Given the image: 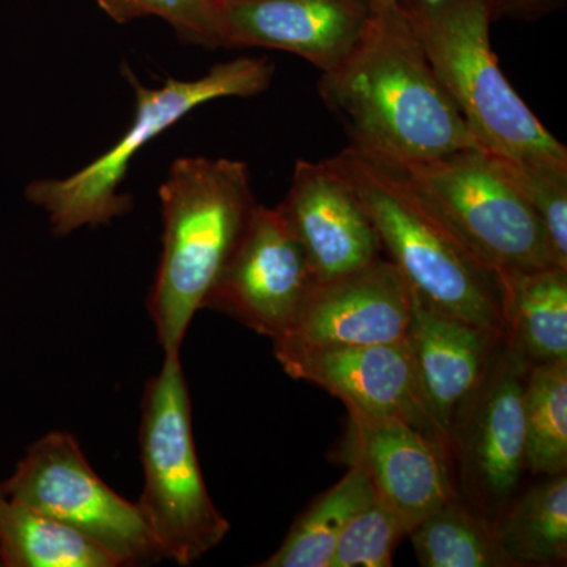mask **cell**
Segmentation results:
<instances>
[{"label": "cell", "instance_id": "obj_19", "mask_svg": "<svg viewBox=\"0 0 567 567\" xmlns=\"http://www.w3.org/2000/svg\"><path fill=\"white\" fill-rule=\"evenodd\" d=\"M507 557L516 567L565 565L567 475L546 476L494 518Z\"/></svg>", "mask_w": 567, "mask_h": 567}, {"label": "cell", "instance_id": "obj_8", "mask_svg": "<svg viewBox=\"0 0 567 567\" xmlns=\"http://www.w3.org/2000/svg\"><path fill=\"white\" fill-rule=\"evenodd\" d=\"M0 494L82 533L117 566L164 558L136 503L115 494L93 472L76 440L51 432L29 447Z\"/></svg>", "mask_w": 567, "mask_h": 567}, {"label": "cell", "instance_id": "obj_7", "mask_svg": "<svg viewBox=\"0 0 567 567\" xmlns=\"http://www.w3.org/2000/svg\"><path fill=\"white\" fill-rule=\"evenodd\" d=\"M394 166L488 270L498 274L557 265L539 216L494 156L481 148H464Z\"/></svg>", "mask_w": 567, "mask_h": 567}, {"label": "cell", "instance_id": "obj_18", "mask_svg": "<svg viewBox=\"0 0 567 567\" xmlns=\"http://www.w3.org/2000/svg\"><path fill=\"white\" fill-rule=\"evenodd\" d=\"M0 565L7 567H117L76 529L0 494Z\"/></svg>", "mask_w": 567, "mask_h": 567}, {"label": "cell", "instance_id": "obj_2", "mask_svg": "<svg viewBox=\"0 0 567 567\" xmlns=\"http://www.w3.org/2000/svg\"><path fill=\"white\" fill-rule=\"evenodd\" d=\"M498 0H401L481 151L509 174L567 178V151L506 80L491 43Z\"/></svg>", "mask_w": 567, "mask_h": 567}, {"label": "cell", "instance_id": "obj_6", "mask_svg": "<svg viewBox=\"0 0 567 567\" xmlns=\"http://www.w3.org/2000/svg\"><path fill=\"white\" fill-rule=\"evenodd\" d=\"M140 507L164 558L189 566L218 547L230 524L213 505L192 424V401L181 353L166 354L142 395Z\"/></svg>", "mask_w": 567, "mask_h": 567}, {"label": "cell", "instance_id": "obj_9", "mask_svg": "<svg viewBox=\"0 0 567 567\" xmlns=\"http://www.w3.org/2000/svg\"><path fill=\"white\" fill-rule=\"evenodd\" d=\"M528 369L503 336L486 375L457 410L450 429L447 456L457 495L492 520L509 505L527 472Z\"/></svg>", "mask_w": 567, "mask_h": 567}, {"label": "cell", "instance_id": "obj_16", "mask_svg": "<svg viewBox=\"0 0 567 567\" xmlns=\"http://www.w3.org/2000/svg\"><path fill=\"white\" fill-rule=\"evenodd\" d=\"M502 339L503 334L427 308L413 295L409 341L425 398L447 442L457 410L486 375Z\"/></svg>", "mask_w": 567, "mask_h": 567}, {"label": "cell", "instance_id": "obj_1", "mask_svg": "<svg viewBox=\"0 0 567 567\" xmlns=\"http://www.w3.org/2000/svg\"><path fill=\"white\" fill-rule=\"evenodd\" d=\"M319 95L349 145L383 162L480 148L399 3L374 14L349 58L322 73Z\"/></svg>", "mask_w": 567, "mask_h": 567}, {"label": "cell", "instance_id": "obj_22", "mask_svg": "<svg viewBox=\"0 0 567 567\" xmlns=\"http://www.w3.org/2000/svg\"><path fill=\"white\" fill-rule=\"evenodd\" d=\"M527 470L554 476L567 468V360L529 365L525 382Z\"/></svg>", "mask_w": 567, "mask_h": 567}, {"label": "cell", "instance_id": "obj_24", "mask_svg": "<svg viewBox=\"0 0 567 567\" xmlns=\"http://www.w3.org/2000/svg\"><path fill=\"white\" fill-rule=\"evenodd\" d=\"M409 536L401 518L374 495L347 522L330 567H390L399 543Z\"/></svg>", "mask_w": 567, "mask_h": 567}, {"label": "cell", "instance_id": "obj_26", "mask_svg": "<svg viewBox=\"0 0 567 567\" xmlns=\"http://www.w3.org/2000/svg\"><path fill=\"white\" fill-rule=\"evenodd\" d=\"M401 0H369V7H371L372 17L374 14L382 13L391 7L398 6ZM424 2H436V0H424Z\"/></svg>", "mask_w": 567, "mask_h": 567}, {"label": "cell", "instance_id": "obj_4", "mask_svg": "<svg viewBox=\"0 0 567 567\" xmlns=\"http://www.w3.org/2000/svg\"><path fill=\"white\" fill-rule=\"evenodd\" d=\"M328 159L352 183L388 260L421 303L506 334L496 274L466 251L398 166L352 145Z\"/></svg>", "mask_w": 567, "mask_h": 567}, {"label": "cell", "instance_id": "obj_11", "mask_svg": "<svg viewBox=\"0 0 567 567\" xmlns=\"http://www.w3.org/2000/svg\"><path fill=\"white\" fill-rule=\"evenodd\" d=\"M412 316V289L390 260L379 257L319 282L297 319L275 339V354L391 344L409 336Z\"/></svg>", "mask_w": 567, "mask_h": 567}, {"label": "cell", "instance_id": "obj_12", "mask_svg": "<svg viewBox=\"0 0 567 567\" xmlns=\"http://www.w3.org/2000/svg\"><path fill=\"white\" fill-rule=\"evenodd\" d=\"M295 380L315 383L344 402L349 415L395 420L446 446L425 398L409 336L391 344L312 350L276 358Z\"/></svg>", "mask_w": 567, "mask_h": 567}, {"label": "cell", "instance_id": "obj_20", "mask_svg": "<svg viewBox=\"0 0 567 567\" xmlns=\"http://www.w3.org/2000/svg\"><path fill=\"white\" fill-rule=\"evenodd\" d=\"M409 537L423 567H516L494 520L458 495L424 518Z\"/></svg>", "mask_w": 567, "mask_h": 567}, {"label": "cell", "instance_id": "obj_14", "mask_svg": "<svg viewBox=\"0 0 567 567\" xmlns=\"http://www.w3.org/2000/svg\"><path fill=\"white\" fill-rule=\"evenodd\" d=\"M305 246L320 282L379 259L382 246L352 183L330 163L300 159L278 205Z\"/></svg>", "mask_w": 567, "mask_h": 567}, {"label": "cell", "instance_id": "obj_10", "mask_svg": "<svg viewBox=\"0 0 567 567\" xmlns=\"http://www.w3.org/2000/svg\"><path fill=\"white\" fill-rule=\"evenodd\" d=\"M319 282L305 246L279 208L257 204L204 309L233 317L275 341Z\"/></svg>", "mask_w": 567, "mask_h": 567}, {"label": "cell", "instance_id": "obj_15", "mask_svg": "<svg viewBox=\"0 0 567 567\" xmlns=\"http://www.w3.org/2000/svg\"><path fill=\"white\" fill-rule=\"evenodd\" d=\"M230 50L292 52L327 73L349 58L371 22L369 0H223Z\"/></svg>", "mask_w": 567, "mask_h": 567}, {"label": "cell", "instance_id": "obj_23", "mask_svg": "<svg viewBox=\"0 0 567 567\" xmlns=\"http://www.w3.org/2000/svg\"><path fill=\"white\" fill-rule=\"evenodd\" d=\"M100 9L118 24L140 18L155 17L174 29L182 43L194 47L226 48L230 50L227 35L226 11L223 0H95Z\"/></svg>", "mask_w": 567, "mask_h": 567}, {"label": "cell", "instance_id": "obj_3", "mask_svg": "<svg viewBox=\"0 0 567 567\" xmlns=\"http://www.w3.org/2000/svg\"><path fill=\"white\" fill-rule=\"evenodd\" d=\"M163 251L148 309L164 353L183 339L241 237L254 208L248 164L182 156L159 186Z\"/></svg>", "mask_w": 567, "mask_h": 567}, {"label": "cell", "instance_id": "obj_13", "mask_svg": "<svg viewBox=\"0 0 567 567\" xmlns=\"http://www.w3.org/2000/svg\"><path fill=\"white\" fill-rule=\"evenodd\" d=\"M339 453L363 470L409 535L457 496L446 446L401 421L349 415Z\"/></svg>", "mask_w": 567, "mask_h": 567}, {"label": "cell", "instance_id": "obj_21", "mask_svg": "<svg viewBox=\"0 0 567 567\" xmlns=\"http://www.w3.org/2000/svg\"><path fill=\"white\" fill-rule=\"evenodd\" d=\"M374 495V487L363 470L349 466L347 475L317 496L303 516L295 522L281 547L259 566L330 567L347 522Z\"/></svg>", "mask_w": 567, "mask_h": 567}, {"label": "cell", "instance_id": "obj_25", "mask_svg": "<svg viewBox=\"0 0 567 567\" xmlns=\"http://www.w3.org/2000/svg\"><path fill=\"white\" fill-rule=\"evenodd\" d=\"M566 0H498L496 2V20L498 18H516V20H537L547 17L565 6Z\"/></svg>", "mask_w": 567, "mask_h": 567}, {"label": "cell", "instance_id": "obj_5", "mask_svg": "<svg viewBox=\"0 0 567 567\" xmlns=\"http://www.w3.org/2000/svg\"><path fill=\"white\" fill-rule=\"evenodd\" d=\"M136 92L132 126L110 151L65 178L29 185L25 196L48 213L52 233L70 235L85 226H103L132 212L133 199L121 193L130 163L137 152L200 104L226 96H254L267 91L275 76L268 58H238L218 63L194 81L171 78L162 87L140 84L126 73Z\"/></svg>", "mask_w": 567, "mask_h": 567}, {"label": "cell", "instance_id": "obj_17", "mask_svg": "<svg viewBox=\"0 0 567 567\" xmlns=\"http://www.w3.org/2000/svg\"><path fill=\"white\" fill-rule=\"evenodd\" d=\"M505 338L529 365L567 360V268L496 274Z\"/></svg>", "mask_w": 567, "mask_h": 567}]
</instances>
